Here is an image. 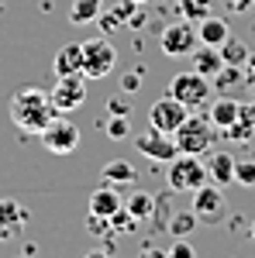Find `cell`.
Here are the masks:
<instances>
[{
	"instance_id": "cell-1",
	"label": "cell",
	"mask_w": 255,
	"mask_h": 258,
	"mask_svg": "<svg viewBox=\"0 0 255 258\" xmlns=\"http://www.w3.org/2000/svg\"><path fill=\"white\" fill-rule=\"evenodd\" d=\"M52 117H56V107H52V97L45 90L24 86V90H18L11 97V120L18 124L24 135H41Z\"/></svg>"
},
{
	"instance_id": "cell-2",
	"label": "cell",
	"mask_w": 255,
	"mask_h": 258,
	"mask_svg": "<svg viewBox=\"0 0 255 258\" xmlns=\"http://www.w3.org/2000/svg\"><path fill=\"white\" fill-rule=\"evenodd\" d=\"M173 141H176L179 155H207L211 145H214V124H211V117L190 114V117L173 131Z\"/></svg>"
},
{
	"instance_id": "cell-3",
	"label": "cell",
	"mask_w": 255,
	"mask_h": 258,
	"mask_svg": "<svg viewBox=\"0 0 255 258\" xmlns=\"http://www.w3.org/2000/svg\"><path fill=\"white\" fill-rule=\"evenodd\" d=\"M118 66V48L111 45V38H86L83 41V76L86 80H104L107 73H114Z\"/></svg>"
},
{
	"instance_id": "cell-4",
	"label": "cell",
	"mask_w": 255,
	"mask_h": 258,
	"mask_svg": "<svg viewBox=\"0 0 255 258\" xmlns=\"http://www.w3.org/2000/svg\"><path fill=\"white\" fill-rule=\"evenodd\" d=\"M169 93H173L179 103H186L190 110H196V107L211 103L214 83L207 80V76H200L196 69H190V73H176V76H173V83H169Z\"/></svg>"
},
{
	"instance_id": "cell-5",
	"label": "cell",
	"mask_w": 255,
	"mask_h": 258,
	"mask_svg": "<svg viewBox=\"0 0 255 258\" xmlns=\"http://www.w3.org/2000/svg\"><path fill=\"white\" fill-rule=\"evenodd\" d=\"M207 182V165L200 155H176L169 162V189L173 193H193Z\"/></svg>"
},
{
	"instance_id": "cell-6",
	"label": "cell",
	"mask_w": 255,
	"mask_h": 258,
	"mask_svg": "<svg viewBox=\"0 0 255 258\" xmlns=\"http://www.w3.org/2000/svg\"><path fill=\"white\" fill-rule=\"evenodd\" d=\"M41 145L52 155H69V152L79 148V127L66 114H56V117L45 124V131H41Z\"/></svg>"
},
{
	"instance_id": "cell-7",
	"label": "cell",
	"mask_w": 255,
	"mask_h": 258,
	"mask_svg": "<svg viewBox=\"0 0 255 258\" xmlns=\"http://www.w3.org/2000/svg\"><path fill=\"white\" fill-rule=\"evenodd\" d=\"M186 117H190V107H186V103H179L173 93L159 97L156 103H152V110H148V124H152L156 131H166V135H173Z\"/></svg>"
},
{
	"instance_id": "cell-8",
	"label": "cell",
	"mask_w": 255,
	"mask_h": 258,
	"mask_svg": "<svg viewBox=\"0 0 255 258\" xmlns=\"http://www.w3.org/2000/svg\"><path fill=\"white\" fill-rule=\"evenodd\" d=\"M196 214V220L200 224H217V220H224V214H228V200H224V193H221V186H200V189H193V207H190Z\"/></svg>"
},
{
	"instance_id": "cell-9",
	"label": "cell",
	"mask_w": 255,
	"mask_h": 258,
	"mask_svg": "<svg viewBox=\"0 0 255 258\" xmlns=\"http://www.w3.org/2000/svg\"><path fill=\"white\" fill-rule=\"evenodd\" d=\"M48 97H52L56 114H73L86 103V83H83V76H59Z\"/></svg>"
},
{
	"instance_id": "cell-10",
	"label": "cell",
	"mask_w": 255,
	"mask_h": 258,
	"mask_svg": "<svg viewBox=\"0 0 255 258\" xmlns=\"http://www.w3.org/2000/svg\"><path fill=\"white\" fill-rule=\"evenodd\" d=\"M159 45H162V52H166V55L179 59V55H190L196 45H200V38H196V28L190 24V21H173L169 28H162Z\"/></svg>"
},
{
	"instance_id": "cell-11",
	"label": "cell",
	"mask_w": 255,
	"mask_h": 258,
	"mask_svg": "<svg viewBox=\"0 0 255 258\" xmlns=\"http://www.w3.org/2000/svg\"><path fill=\"white\" fill-rule=\"evenodd\" d=\"M135 148L141 152V155H148L152 162H173L179 155L176 141H173V135H166V131H156V127H148L145 135H138L135 138Z\"/></svg>"
},
{
	"instance_id": "cell-12",
	"label": "cell",
	"mask_w": 255,
	"mask_h": 258,
	"mask_svg": "<svg viewBox=\"0 0 255 258\" xmlns=\"http://www.w3.org/2000/svg\"><path fill=\"white\" fill-rule=\"evenodd\" d=\"M28 224V210L21 207L18 200H0V241L18 238Z\"/></svg>"
},
{
	"instance_id": "cell-13",
	"label": "cell",
	"mask_w": 255,
	"mask_h": 258,
	"mask_svg": "<svg viewBox=\"0 0 255 258\" xmlns=\"http://www.w3.org/2000/svg\"><path fill=\"white\" fill-rule=\"evenodd\" d=\"M190 69H196V73L207 76V80H214L217 73L224 69L221 48H214V45H196L193 52H190Z\"/></svg>"
},
{
	"instance_id": "cell-14",
	"label": "cell",
	"mask_w": 255,
	"mask_h": 258,
	"mask_svg": "<svg viewBox=\"0 0 255 258\" xmlns=\"http://www.w3.org/2000/svg\"><path fill=\"white\" fill-rule=\"evenodd\" d=\"M56 76H83V41H69L56 52V62H52Z\"/></svg>"
},
{
	"instance_id": "cell-15",
	"label": "cell",
	"mask_w": 255,
	"mask_h": 258,
	"mask_svg": "<svg viewBox=\"0 0 255 258\" xmlns=\"http://www.w3.org/2000/svg\"><path fill=\"white\" fill-rule=\"evenodd\" d=\"M211 124H214L217 131H224V127H231L238 117H241V103H238L231 93H221L217 100H211Z\"/></svg>"
},
{
	"instance_id": "cell-16",
	"label": "cell",
	"mask_w": 255,
	"mask_h": 258,
	"mask_svg": "<svg viewBox=\"0 0 255 258\" xmlns=\"http://www.w3.org/2000/svg\"><path fill=\"white\" fill-rule=\"evenodd\" d=\"M121 207H124V203H121V197H118V189H114V186H100V189L90 193V214H93V217L111 220Z\"/></svg>"
},
{
	"instance_id": "cell-17",
	"label": "cell",
	"mask_w": 255,
	"mask_h": 258,
	"mask_svg": "<svg viewBox=\"0 0 255 258\" xmlns=\"http://www.w3.org/2000/svg\"><path fill=\"white\" fill-rule=\"evenodd\" d=\"M196 38H200V45H214V48H221L224 41L231 38V28H228V21L224 18H200V24H196Z\"/></svg>"
},
{
	"instance_id": "cell-18",
	"label": "cell",
	"mask_w": 255,
	"mask_h": 258,
	"mask_svg": "<svg viewBox=\"0 0 255 258\" xmlns=\"http://www.w3.org/2000/svg\"><path fill=\"white\" fill-rule=\"evenodd\" d=\"M207 179H214L221 189H224L228 182H235V155L214 152V155L207 159Z\"/></svg>"
},
{
	"instance_id": "cell-19",
	"label": "cell",
	"mask_w": 255,
	"mask_h": 258,
	"mask_svg": "<svg viewBox=\"0 0 255 258\" xmlns=\"http://www.w3.org/2000/svg\"><path fill=\"white\" fill-rule=\"evenodd\" d=\"M135 165L131 162H124V159H114V162H107L104 169H100V182L104 186H128V182H135Z\"/></svg>"
},
{
	"instance_id": "cell-20",
	"label": "cell",
	"mask_w": 255,
	"mask_h": 258,
	"mask_svg": "<svg viewBox=\"0 0 255 258\" xmlns=\"http://www.w3.org/2000/svg\"><path fill=\"white\" fill-rule=\"evenodd\" d=\"M124 210L135 217V224H138V220H148L152 214H156V197H148L145 189H135L131 197L124 200Z\"/></svg>"
},
{
	"instance_id": "cell-21",
	"label": "cell",
	"mask_w": 255,
	"mask_h": 258,
	"mask_svg": "<svg viewBox=\"0 0 255 258\" xmlns=\"http://www.w3.org/2000/svg\"><path fill=\"white\" fill-rule=\"evenodd\" d=\"M104 14V0H73L69 7V21L73 24H93Z\"/></svg>"
},
{
	"instance_id": "cell-22",
	"label": "cell",
	"mask_w": 255,
	"mask_h": 258,
	"mask_svg": "<svg viewBox=\"0 0 255 258\" xmlns=\"http://www.w3.org/2000/svg\"><path fill=\"white\" fill-rule=\"evenodd\" d=\"M221 59H224V66H241V69H245V62H248V48H245V41L228 38L224 45H221Z\"/></svg>"
},
{
	"instance_id": "cell-23",
	"label": "cell",
	"mask_w": 255,
	"mask_h": 258,
	"mask_svg": "<svg viewBox=\"0 0 255 258\" xmlns=\"http://www.w3.org/2000/svg\"><path fill=\"white\" fill-rule=\"evenodd\" d=\"M196 224H200V220H196L193 210H179V214L169 217V231H173V238H190Z\"/></svg>"
},
{
	"instance_id": "cell-24",
	"label": "cell",
	"mask_w": 255,
	"mask_h": 258,
	"mask_svg": "<svg viewBox=\"0 0 255 258\" xmlns=\"http://www.w3.org/2000/svg\"><path fill=\"white\" fill-rule=\"evenodd\" d=\"M245 80V73H241V66H224L221 73L214 76V86L221 90V93H228V90H235L238 83Z\"/></svg>"
},
{
	"instance_id": "cell-25",
	"label": "cell",
	"mask_w": 255,
	"mask_h": 258,
	"mask_svg": "<svg viewBox=\"0 0 255 258\" xmlns=\"http://www.w3.org/2000/svg\"><path fill=\"white\" fill-rule=\"evenodd\" d=\"M211 4H214V0H179V14H183V18L200 21V18L211 14Z\"/></svg>"
},
{
	"instance_id": "cell-26",
	"label": "cell",
	"mask_w": 255,
	"mask_h": 258,
	"mask_svg": "<svg viewBox=\"0 0 255 258\" xmlns=\"http://www.w3.org/2000/svg\"><path fill=\"white\" fill-rule=\"evenodd\" d=\"M235 182L238 186H255V159L235 162Z\"/></svg>"
},
{
	"instance_id": "cell-27",
	"label": "cell",
	"mask_w": 255,
	"mask_h": 258,
	"mask_svg": "<svg viewBox=\"0 0 255 258\" xmlns=\"http://www.w3.org/2000/svg\"><path fill=\"white\" fill-rule=\"evenodd\" d=\"M128 127H131V124H128V114H114V117L107 120V135H111L114 141L128 138Z\"/></svg>"
},
{
	"instance_id": "cell-28",
	"label": "cell",
	"mask_w": 255,
	"mask_h": 258,
	"mask_svg": "<svg viewBox=\"0 0 255 258\" xmlns=\"http://www.w3.org/2000/svg\"><path fill=\"white\" fill-rule=\"evenodd\" d=\"M169 258H196V251H193V244L186 238H176L173 244H169Z\"/></svg>"
},
{
	"instance_id": "cell-29",
	"label": "cell",
	"mask_w": 255,
	"mask_h": 258,
	"mask_svg": "<svg viewBox=\"0 0 255 258\" xmlns=\"http://www.w3.org/2000/svg\"><path fill=\"white\" fill-rule=\"evenodd\" d=\"M152 217H159V220H166V224H169V217H173L169 200H156V214H152Z\"/></svg>"
},
{
	"instance_id": "cell-30",
	"label": "cell",
	"mask_w": 255,
	"mask_h": 258,
	"mask_svg": "<svg viewBox=\"0 0 255 258\" xmlns=\"http://www.w3.org/2000/svg\"><path fill=\"white\" fill-rule=\"evenodd\" d=\"M224 4H228V11H235V14H241V11L255 7V0H224Z\"/></svg>"
},
{
	"instance_id": "cell-31",
	"label": "cell",
	"mask_w": 255,
	"mask_h": 258,
	"mask_svg": "<svg viewBox=\"0 0 255 258\" xmlns=\"http://www.w3.org/2000/svg\"><path fill=\"white\" fill-rule=\"evenodd\" d=\"M138 86H141V76H124V80H121V90H124V93H131V90H138Z\"/></svg>"
},
{
	"instance_id": "cell-32",
	"label": "cell",
	"mask_w": 255,
	"mask_h": 258,
	"mask_svg": "<svg viewBox=\"0 0 255 258\" xmlns=\"http://www.w3.org/2000/svg\"><path fill=\"white\" fill-rule=\"evenodd\" d=\"M138 258H169V251H162V248H145Z\"/></svg>"
},
{
	"instance_id": "cell-33",
	"label": "cell",
	"mask_w": 255,
	"mask_h": 258,
	"mask_svg": "<svg viewBox=\"0 0 255 258\" xmlns=\"http://www.w3.org/2000/svg\"><path fill=\"white\" fill-rule=\"evenodd\" d=\"M111 114H128V103H124V100H111Z\"/></svg>"
},
{
	"instance_id": "cell-34",
	"label": "cell",
	"mask_w": 255,
	"mask_h": 258,
	"mask_svg": "<svg viewBox=\"0 0 255 258\" xmlns=\"http://www.w3.org/2000/svg\"><path fill=\"white\" fill-rule=\"evenodd\" d=\"M245 69H248V76L255 80V52H248V62H245Z\"/></svg>"
},
{
	"instance_id": "cell-35",
	"label": "cell",
	"mask_w": 255,
	"mask_h": 258,
	"mask_svg": "<svg viewBox=\"0 0 255 258\" xmlns=\"http://www.w3.org/2000/svg\"><path fill=\"white\" fill-rule=\"evenodd\" d=\"M86 258H111V255H107V251H90Z\"/></svg>"
},
{
	"instance_id": "cell-36",
	"label": "cell",
	"mask_w": 255,
	"mask_h": 258,
	"mask_svg": "<svg viewBox=\"0 0 255 258\" xmlns=\"http://www.w3.org/2000/svg\"><path fill=\"white\" fill-rule=\"evenodd\" d=\"M252 241H255V220H252Z\"/></svg>"
},
{
	"instance_id": "cell-37",
	"label": "cell",
	"mask_w": 255,
	"mask_h": 258,
	"mask_svg": "<svg viewBox=\"0 0 255 258\" xmlns=\"http://www.w3.org/2000/svg\"><path fill=\"white\" fill-rule=\"evenodd\" d=\"M131 4H148V0H131Z\"/></svg>"
}]
</instances>
